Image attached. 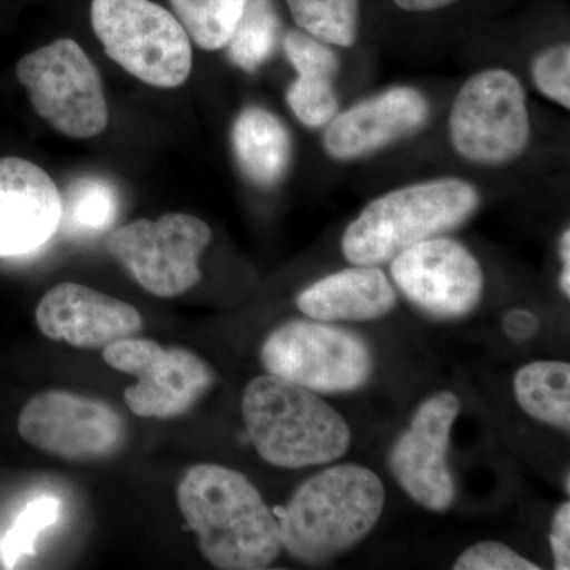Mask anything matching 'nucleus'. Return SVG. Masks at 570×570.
Returning a JSON list of instances; mask_svg holds the SVG:
<instances>
[{"label":"nucleus","instance_id":"obj_1","mask_svg":"<svg viewBox=\"0 0 570 570\" xmlns=\"http://www.w3.org/2000/svg\"><path fill=\"white\" fill-rule=\"evenodd\" d=\"M178 505L214 568L266 569L283 550L279 523L242 472L195 464L178 485Z\"/></svg>","mask_w":570,"mask_h":570},{"label":"nucleus","instance_id":"obj_2","mask_svg":"<svg viewBox=\"0 0 570 570\" xmlns=\"http://www.w3.org/2000/svg\"><path fill=\"white\" fill-rule=\"evenodd\" d=\"M385 489L377 474L358 464L318 472L295 491L281 513L283 549L317 564L346 553L370 534L381 519Z\"/></svg>","mask_w":570,"mask_h":570},{"label":"nucleus","instance_id":"obj_3","mask_svg":"<svg viewBox=\"0 0 570 570\" xmlns=\"http://www.w3.org/2000/svg\"><path fill=\"white\" fill-rule=\"evenodd\" d=\"M479 205L478 187L464 179L409 184L370 202L348 224L341 249L348 264L384 265L407 247L455 230Z\"/></svg>","mask_w":570,"mask_h":570},{"label":"nucleus","instance_id":"obj_4","mask_svg":"<svg viewBox=\"0 0 570 570\" xmlns=\"http://www.w3.org/2000/svg\"><path fill=\"white\" fill-rule=\"evenodd\" d=\"M243 419L258 455L277 468L317 466L351 448L346 420L313 390L266 374L247 384Z\"/></svg>","mask_w":570,"mask_h":570},{"label":"nucleus","instance_id":"obj_5","mask_svg":"<svg viewBox=\"0 0 570 570\" xmlns=\"http://www.w3.org/2000/svg\"><path fill=\"white\" fill-rule=\"evenodd\" d=\"M91 24L105 52L154 88L184 85L193 71L189 33L153 0H92Z\"/></svg>","mask_w":570,"mask_h":570},{"label":"nucleus","instance_id":"obj_6","mask_svg":"<svg viewBox=\"0 0 570 570\" xmlns=\"http://www.w3.org/2000/svg\"><path fill=\"white\" fill-rule=\"evenodd\" d=\"M449 135L468 163L498 167L519 159L531 140L528 97L519 77L501 67L472 75L453 100Z\"/></svg>","mask_w":570,"mask_h":570},{"label":"nucleus","instance_id":"obj_7","mask_svg":"<svg viewBox=\"0 0 570 570\" xmlns=\"http://www.w3.org/2000/svg\"><path fill=\"white\" fill-rule=\"evenodd\" d=\"M17 77L33 110L56 132L86 140L107 129L102 77L77 41L59 39L29 52L18 62Z\"/></svg>","mask_w":570,"mask_h":570},{"label":"nucleus","instance_id":"obj_8","mask_svg":"<svg viewBox=\"0 0 570 570\" xmlns=\"http://www.w3.org/2000/svg\"><path fill=\"white\" fill-rule=\"evenodd\" d=\"M261 360L268 374L318 393L363 387L374 367L362 337L314 318L277 326L266 337Z\"/></svg>","mask_w":570,"mask_h":570},{"label":"nucleus","instance_id":"obj_9","mask_svg":"<svg viewBox=\"0 0 570 570\" xmlns=\"http://www.w3.org/2000/svg\"><path fill=\"white\" fill-rule=\"evenodd\" d=\"M212 239L204 220L170 213L116 228L108 235L107 249L146 292L175 298L200 283L198 264Z\"/></svg>","mask_w":570,"mask_h":570},{"label":"nucleus","instance_id":"obj_10","mask_svg":"<svg viewBox=\"0 0 570 570\" xmlns=\"http://www.w3.org/2000/svg\"><path fill=\"white\" fill-rule=\"evenodd\" d=\"M102 351L108 366L137 377V384L124 392V400L138 417H179L214 384L208 363L186 347H163L156 341L134 336Z\"/></svg>","mask_w":570,"mask_h":570},{"label":"nucleus","instance_id":"obj_11","mask_svg":"<svg viewBox=\"0 0 570 570\" xmlns=\"http://www.w3.org/2000/svg\"><path fill=\"white\" fill-rule=\"evenodd\" d=\"M18 433L32 448L69 461L110 459L127 436L122 415L110 404L63 390L29 400Z\"/></svg>","mask_w":570,"mask_h":570},{"label":"nucleus","instance_id":"obj_12","mask_svg":"<svg viewBox=\"0 0 570 570\" xmlns=\"http://www.w3.org/2000/svg\"><path fill=\"white\" fill-rule=\"evenodd\" d=\"M390 264L401 294L431 316H466L482 298V266L466 246L448 236L407 247Z\"/></svg>","mask_w":570,"mask_h":570},{"label":"nucleus","instance_id":"obj_13","mask_svg":"<svg viewBox=\"0 0 570 570\" xmlns=\"http://www.w3.org/2000/svg\"><path fill=\"white\" fill-rule=\"evenodd\" d=\"M460 409L459 396L453 393L428 397L390 452L393 478L417 504L433 512L448 510L455 497L448 456Z\"/></svg>","mask_w":570,"mask_h":570},{"label":"nucleus","instance_id":"obj_14","mask_svg":"<svg viewBox=\"0 0 570 570\" xmlns=\"http://www.w3.org/2000/svg\"><path fill=\"white\" fill-rule=\"evenodd\" d=\"M61 216V193L43 168L22 157L0 159V261L48 245Z\"/></svg>","mask_w":570,"mask_h":570},{"label":"nucleus","instance_id":"obj_15","mask_svg":"<svg viewBox=\"0 0 570 570\" xmlns=\"http://www.w3.org/2000/svg\"><path fill=\"white\" fill-rule=\"evenodd\" d=\"M430 119V102L419 89L397 86L376 94L325 126L324 148L340 163L362 159L419 132Z\"/></svg>","mask_w":570,"mask_h":570},{"label":"nucleus","instance_id":"obj_16","mask_svg":"<svg viewBox=\"0 0 570 570\" xmlns=\"http://www.w3.org/2000/svg\"><path fill=\"white\" fill-rule=\"evenodd\" d=\"M37 326L48 340L77 348H105L137 336L142 317L137 307L86 285L63 283L48 291L36 311Z\"/></svg>","mask_w":570,"mask_h":570},{"label":"nucleus","instance_id":"obj_17","mask_svg":"<svg viewBox=\"0 0 570 570\" xmlns=\"http://www.w3.org/2000/svg\"><path fill=\"white\" fill-rule=\"evenodd\" d=\"M396 305V291L377 266L354 265L322 277L296 298L307 317L321 322L374 321Z\"/></svg>","mask_w":570,"mask_h":570},{"label":"nucleus","instance_id":"obj_18","mask_svg":"<svg viewBox=\"0 0 570 570\" xmlns=\"http://www.w3.org/2000/svg\"><path fill=\"white\" fill-rule=\"evenodd\" d=\"M283 47L296 71L285 96L288 107L303 126L322 129L340 108L335 89L340 58L330 45L299 29L285 33Z\"/></svg>","mask_w":570,"mask_h":570},{"label":"nucleus","instance_id":"obj_19","mask_svg":"<svg viewBox=\"0 0 570 570\" xmlns=\"http://www.w3.org/2000/svg\"><path fill=\"white\" fill-rule=\"evenodd\" d=\"M232 146L243 174L258 187H273L287 174L292 137L275 112L247 107L232 127Z\"/></svg>","mask_w":570,"mask_h":570},{"label":"nucleus","instance_id":"obj_20","mask_svg":"<svg viewBox=\"0 0 570 570\" xmlns=\"http://www.w3.org/2000/svg\"><path fill=\"white\" fill-rule=\"evenodd\" d=\"M513 392L531 419L569 431V363L543 360L521 367L513 379Z\"/></svg>","mask_w":570,"mask_h":570},{"label":"nucleus","instance_id":"obj_21","mask_svg":"<svg viewBox=\"0 0 570 570\" xmlns=\"http://www.w3.org/2000/svg\"><path fill=\"white\" fill-rule=\"evenodd\" d=\"M62 197L59 230L70 238H92L110 230L118 220L121 198L115 184L100 176H81Z\"/></svg>","mask_w":570,"mask_h":570},{"label":"nucleus","instance_id":"obj_22","mask_svg":"<svg viewBox=\"0 0 570 570\" xmlns=\"http://www.w3.org/2000/svg\"><path fill=\"white\" fill-rule=\"evenodd\" d=\"M279 37L281 18L275 0H247L225 47L228 59L239 69L254 73L275 55Z\"/></svg>","mask_w":570,"mask_h":570},{"label":"nucleus","instance_id":"obj_23","mask_svg":"<svg viewBox=\"0 0 570 570\" xmlns=\"http://www.w3.org/2000/svg\"><path fill=\"white\" fill-rule=\"evenodd\" d=\"M299 31L330 47L351 48L360 36V0H285Z\"/></svg>","mask_w":570,"mask_h":570},{"label":"nucleus","instance_id":"obj_24","mask_svg":"<svg viewBox=\"0 0 570 570\" xmlns=\"http://www.w3.org/2000/svg\"><path fill=\"white\" fill-rule=\"evenodd\" d=\"M247 0H170L175 17L190 40L205 51L223 50L234 33Z\"/></svg>","mask_w":570,"mask_h":570},{"label":"nucleus","instance_id":"obj_25","mask_svg":"<svg viewBox=\"0 0 570 570\" xmlns=\"http://www.w3.org/2000/svg\"><path fill=\"white\" fill-rule=\"evenodd\" d=\"M61 504L55 498L33 499L26 505L2 542V560L6 568H14L26 554L33 553V546L41 531L50 528L58 520Z\"/></svg>","mask_w":570,"mask_h":570},{"label":"nucleus","instance_id":"obj_26","mask_svg":"<svg viewBox=\"0 0 570 570\" xmlns=\"http://www.w3.org/2000/svg\"><path fill=\"white\" fill-rule=\"evenodd\" d=\"M532 81L538 91L551 102L570 108V47L557 43L535 56Z\"/></svg>","mask_w":570,"mask_h":570},{"label":"nucleus","instance_id":"obj_27","mask_svg":"<svg viewBox=\"0 0 570 570\" xmlns=\"http://www.w3.org/2000/svg\"><path fill=\"white\" fill-rule=\"evenodd\" d=\"M455 570H538L540 566L494 540L475 543L460 554Z\"/></svg>","mask_w":570,"mask_h":570},{"label":"nucleus","instance_id":"obj_28","mask_svg":"<svg viewBox=\"0 0 570 570\" xmlns=\"http://www.w3.org/2000/svg\"><path fill=\"white\" fill-rule=\"evenodd\" d=\"M550 547L553 551L554 569H570V504L564 502L554 513L551 524Z\"/></svg>","mask_w":570,"mask_h":570},{"label":"nucleus","instance_id":"obj_29","mask_svg":"<svg viewBox=\"0 0 570 570\" xmlns=\"http://www.w3.org/2000/svg\"><path fill=\"white\" fill-rule=\"evenodd\" d=\"M504 332L515 340H528L538 332L539 321L530 311L513 309L505 314Z\"/></svg>","mask_w":570,"mask_h":570},{"label":"nucleus","instance_id":"obj_30","mask_svg":"<svg viewBox=\"0 0 570 570\" xmlns=\"http://www.w3.org/2000/svg\"><path fill=\"white\" fill-rule=\"evenodd\" d=\"M393 2L409 13H428V11L448 9L460 0H393Z\"/></svg>","mask_w":570,"mask_h":570},{"label":"nucleus","instance_id":"obj_31","mask_svg":"<svg viewBox=\"0 0 570 570\" xmlns=\"http://www.w3.org/2000/svg\"><path fill=\"white\" fill-rule=\"evenodd\" d=\"M561 262L562 269L560 276V287L562 294L570 296V232L566 230L561 236Z\"/></svg>","mask_w":570,"mask_h":570}]
</instances>
